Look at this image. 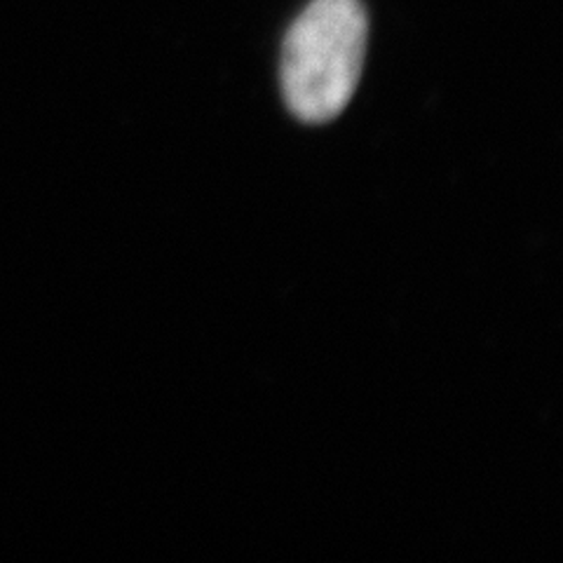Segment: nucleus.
Masks as SVG:
<instances>
[{
    "label": "nucleus",
    "instance_id": "1",
    "mask_svg": "<svg viewBox=\"0 0 563 563\" xmlns=\"http://www.w3.org/2000/svg\"><path fill=\"white\" fill-rule=\"evenodd\" d=\"M368 41L362 0H312L282 45V95L294 118L324 125L355 95Z\"/></svg>",
    "mask_w": 563,
    "mask_h": 563
}]
</instances>
